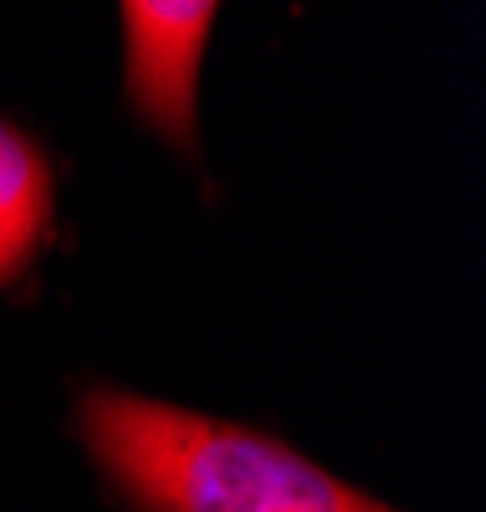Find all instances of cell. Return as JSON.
I'll use <instances>...</instances> for the list:
<instances>
[{"instance_id": "1", "label": "cell", "mask_w": 486, "mask_h": 512, "mask_svg": "<svg viewBox=\"0 0 486 512\" xmlns=\"http://www.w3.org/2000/svg\"><path fill=\"white\" fill-rule=\"evenodd\" d=\"M82 431L149 512H394L246 425L93 390Z\"/></svg>"}, {"instance_id": "2", "label": "cell", "mask_w": 486, "mask_h": 512, "mask_svg": "<svg viewBox=\"0 0 486 512\" xmlns=\"http://www.w3.org/2000/svg\"><path fill=\"white\" fill-rule=\"evenodd\" d=\"M210 26V0H134V6H123L128 98L180 149L195 144V77Z\"/></svg>"}, {"instance_id": "3", "label": "cell", "mask_w": 486, "mask_h": 512, "mask_svg": "<svg viewBox=\"0 0 486 512\" xmlns=\"http://www.w3.org/2000/svg\"><path fill=\"white\" fill-rule=\"evenodd\" d=\"M52 216V175L16 128L0 123V282L16 277L47 231Z\"/></svg>"}]
</instances>
